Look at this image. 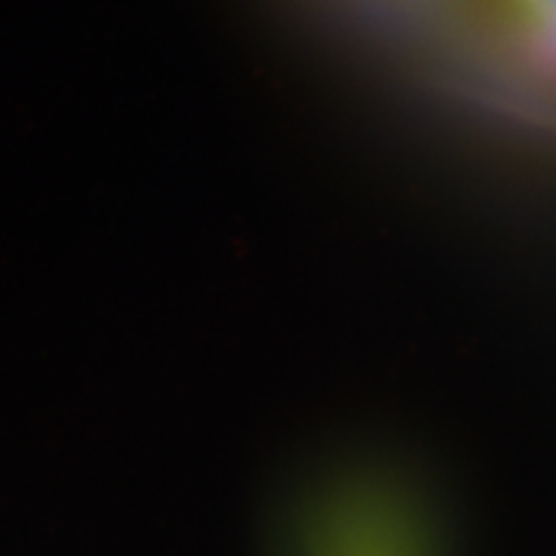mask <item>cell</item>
<instances>
[{
	"mask_svg": "<svg viewBox=\"0 0 556 556\" xmlns=\"http://www.w3.org/2000/svg\"><path fill=\"white\" fill-rule=\"evenodd\" d=\"M513 9L526 13L531 21H541L546 26H556V0H507Z\"/></svg>",
	"mask_w": 556,
	"mask_h": 556,
	"instance_id": "obj_1",
	"label": "cell"
}]
</instances>
